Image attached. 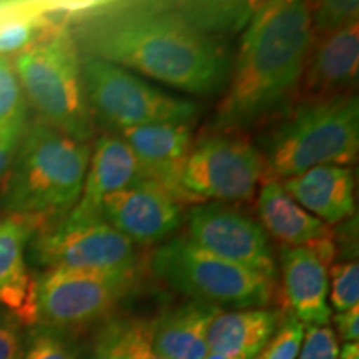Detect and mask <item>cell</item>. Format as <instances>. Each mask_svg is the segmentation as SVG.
I'll use <instances>...</instances> for the list:
<instances>
[{"label":"cell","instance_id":"1","mask_svg":"<svg viewBox=\"0 0 359 359\" xmlns=\"http://www.w3.org/2000/svg\"><path fill=\"white\" fill-rule=\"evenodd\" d=\"M79 50L170 87L212 95L226 87V39L201 32L178 2H97L69 13Z\"/></svg>","mask_w":359,"mask_h":359},{"label":"cell","instance_id":"2","mask_svg":"<svg viewBox=\"0 0 359 359\" xmlns=\"http://www.w3.org/2000/svg\"><path fill=\"white\" fill-rule=\"evenodd\" d=\"M313 45L309 4H257L241 34L215 130L243 133L268 123L293 103Z\"/></svg>","mask_w":359,"mask_h":359},{"label":"cell","instance_id":"3","mask_svg":"<svg viewBox=\"0 0 359 359\" xmlns=\"http://www.w3.org/2000/svg\"><path fill=\"white\" fill-rule=\"evenodd\" d=\"M90 151V143L74 140L40 118L29 122L6 175L0 208L7 217H64L82 195Z\"/></svg>","mask_w":359,"mask_h":359},{"label":"cell","instance_id":"4","mask_svg":"<svg viewBox=\"0 0 359 359\" xmlns=\"http://www.w3.org/2000/svg\"><path fill=\"white\" fill-rule=\"evenodd\" d=\"M268 123L257 145L264 161V182H283L320 165L356 163V95L293 103Z\"/></svg>","mask_w":359,"mask_h":359},{"label":"cell","instance_id":"5","mask_svg":"<svg viewBox=\"0 0 359 359\" xmlns=\"http://www.w3.org/2000/svg\"><path fill=\"white\" fill-rule=\"evenodd\" d=\"M12 62L37 118L77 142L92 140L95 116L85 92L82 55L69 17Z\"/></svg>","mask_w":359,"mask_h":359},{"label":"cell","instance_id":"6","mask_svg":"<svg viewBox=\"0 0 359 359\" xmlns=\"http://www.w3.org/2000/svg\"><path fill=\"white\" fill-rule=\"evenodd\" d=\"M150 268L177 293L219 309L266 308L275 298L276 281L219 258L187 236L158 246L151 253Z\"/></svg>","mask_w":359,"mask_h":359},{"label":"cell","instance_id":"7","mask_svg":"<svg viewBox=\"0 0 359 359\" xmlns=\"http://www.w3.org/2000/svg\"><path fill=\"white\" fill-rule=\"evenodd\" d=\"M32 262L45 269L60 268L102 275H138V245L102 218L67 213L40 224L27 250Z\"/></svg>","mask_w":359,"mask_h":359},{"label":"cell","instance_id":"8","mask_svg":"<svg viewBox=\"0 0 359 359\" xmlns=\"http://www.w3.org/2000/svg\"><path fill=\"white\" fill-rule=\"evenodd\" d=\"M82 74L93 116L116 133L154 123H191L198 115L195 102L167 93L100 58L82 55Z\"/></svg>","mask_w":359,"mask_h":359},{"label":"cell","instance_id":"9","mask_svg":"<svg viewBox=\"0 0 359 359\" xmlns=\"http://www.w3.org/2000/svg\"><path fill=\"white\" fill-rule=\"evenodd\" d=\"M264 161L257 143L243 133L215 132L193 143L178 178L183 203H228L257 196Z\"/></svg>","mask_w":359,"mask_h":359},{"label":"cell","instance_id":"10","mask_svg":"<svg viewBox=\"0 0 359 359\" xmlns=\"http://www.w3.org/2000/svg\"><path fill=\"white\" fill-rule=\"evenodd\" d=\"M138 275L52 268L32 280L27 325L65 331L103 323L137 286Z\"/></svg>","mask_w":359,"mask_h":359},{"label":"cell","instance_id":"11","mask_svg":"<svg viewBox=\"0 0 359 359\" xmlns=\"http://www.w3.org/2000/svg\"><path fill=\"white\" fill-rule=\"evenodd\" d=\"M187 238L219 258L276 281L269 236L257 219L217 201L196 203L187 215Z\"/></svg>","mask_w":359,"mask_h":359},{"label":"cell","instance_id":"12","mask_svg":"<svg viewBox=\"0 0 359 359\" xmlns=\"http://www.w3.org/2000/svg\"><path fill=\"white\" fill-rule=\"evenodd\" d=\"M182 201L160 183L145 180L107 196L100 218L135 245L165 240L182 223Z\"/></svg>","mask_w":359,"mask_h":359},{"label":"cell","instance_id":"13","mask_svg":"<svg viewBox=\"0 0 359 359\" xmlns=\"http://www.w3.org/2000/svg\"><path fill=\"white\" fill-rule=\"evenodd\" d=\"M358 69L359 22L334 34L313 39L293 103L354 95Z\"/></svg>","mask_w":359,"mask_h":359},{"label":"cell","instance_id":"14","mask_svg":"<svg viewBox=\"0 0 359 359\" xmlns=\"http://www.w3.org/2000/svg\"><path fill=\"white\" fill-rule=\"evenodd\" d=\"M281 290L288 313L304 326H330V271L311 246H281Z\"/></svg>","mask_w":359,"mask_h":359},{"label":"cell","instance_id":"15","mask_svg":"<svg viewBox=\"0 0 359 359\" xmlns=\"http://www.w3.org/2000/svg\"><path fill=\"white\" fill-rule=\"evenodd\" d=\"M145 180L142 165L123 138L116 133H103L93 143L82 195L69 213L80 218H100L107 196Z\"/></svg>","mask_w":359,"mask_h":359},{"label":"cell","instance_id":"16","mask_svg":"<svg viewBox=\"0 0 359 359\" xmlns=\"http://www.w3.org/2000/svg\"><path fill=\"white\" fill-rule=\"evenodd\" d=\"M116 135L123 138L137 156L147 178L160 183L183 203L178 178L193 147L191 123L143 125Z\"/></svg>","mask_w":359,"mask_h":359},{"label":"cell","instance_id":"17","mask_svg":"<svg viewBox=\"0 0 359 359\" xmlns=\"http://www.w3.org/2000/svg\"><path fill=\"white\" fill-rule=\"evenodd\" d=\"M302 208L327 226L354 215V175L351 167L320 165L281 182Z\"/></svg>","mask_w":359,"mask_h":359},{"label":"cell","instance_id":"18","mask_svg":"<svg viewBox=\"0 0 359 359\" xmlns=\"http://www.w3.org/2000/svg\"><path fill=\"white\" fill-rule=\"evenodd\" d=\"M222 309L200 302H187L161 311L148 321L150 341L165 359H205L208 327Z\"/></svg>","mask_w":359,"mask_h":359},{"label":"cell","instance_id":"19","mask_svg":"<svg viewBox=\"0 0 359 359\" xmlns=\"http://www.w3.org/2000/svg\"><path fill=\"white\" fill-rule=\"evenodd\" d=\"M42 219L6 217L0 219V304L22 323L29 320L32 278L27 268V250Z\"/></svg>","mask_w":359,"mask_h":359},{"label":"cell","instance_id":"20","mask_svg":"<svg viewBox=\"0 0 359 359\" xmlns=\"http://www.w3.org/2000/svg\"><path fill=\"white\" fill-rule=\"evenodd\" d=\"M283 314L275 308L219 311L208 327L210 353L230 359H257L276 333Z\"/></svg>","mask_w":359,"mask_h":359},{"label":"cell","instance_id":"21","mask_svg":"<svg viewBox=\"0 0 359 359\" xmlns=\"http://www.w3.org/2000/svg\"><path fill=\"white\" fill-rule=\"evenodd\" d=\"M257 213L264 233L281 246H313L333 236L331 226L302 208L275 180L259 187Z\"/></svg>","mask_w":359,"mask_h":359},{"label":"cell","instance_id":"22","mask_svg":"<svg viewBox=\"0 0 359 359\" xmlns=\"http://www.w3.org/2000/svg\"><path fill=\"white\" fill-rule=\"evenodd\" d=\"M70 8L2 4L0 6V57L19 53L69 17Z\"/></svg>","mask_w":359,"mask_h":359},{"label":"cell","instance_id":"23","mask_svg":"<svg viewBox=\"0 0 359 359\" xmlns=\"http://www.w3.org/2000/svg\"><path fill=\"white\" fill-rule=\"evenodd\" d=\"M29 123V102L11 57H0V135L22 137Z\"/></svg>","mask_w":359,"mask_h":359},{"label":"cell","instance_id":"24","mask_svg":"<svg viewBox=\"0 0 359 359\" xmlns=\"http://www.w3.org/2000/svg\"><path fill=\"white\" fill-rule=\"evenodd\" d=\"M109 326L125 359H165L156 353L148 334V321L135 318H110Z\"/></svg>","mask_w":359,"mask_h":359},{"label":"cell","instance_id":"25","mask_svg":"<svg viewBox=\"0 0 359 359\" xmlns=\"http://www.w3.org/2000/svg\"><path fill=\"white\" fill-rule=\"evenodd\" d=\"M358 0H325L309 6L313 39L325 37L358 22Z\"/></svg>","mask_w":359,"mask_h":359},{"label":"cell","instance_id":"26","mask_svg":"<svg viewBox=\"0 0 359 359\" xmlns=\"http://www.w3.org/2000/svg\"><path fill=\"white\" fill-rule=\"evenodd\" d=\"M330 302L336 313L359 306V263L356 258L334 264L330 273ZM330 306V308H331Z\"/></svg>","mask_w":359,"mask_h":359},{"label":"cell","instance_id":"27","mask_svg":"<svg viewBox=\"0 0 359 359\" xmlns=\"http://www.w3.org/2000/svg\"><path fill=\"white\" fill-rule=\"evenodd\" d=\"M22 359H77V353L62 331L37 325L25 341Z\"/></svg>","mask_w":359,"mask_h":359},{"label":"cell","instance_id":"28","mask_svg":"<svg viewBox=\"0 0 359 359\" xmlns=\"http://www.w3.org/2000/svg\"><path fill=\"white\" fill-rule=\"evenodd\" d=\"M304 338V325L293 314L285 313L276 333L268 341L257 359H296Z\"/></svg>","mask_w":359,"mask_h":359},{"label":"cell","instance_id":"29","mask_svg":"<svg viewBox=\"0 0 359 359\" xmlns=\"http://www.w3.org/2000/svg\"><path fill=\"white\" fill-rule=\"evenodd\" d=\"M339 349L331 326H304V338L296 359H338Z\"/></svg>","mask_w":359,"mask_h":359},{"label":"cell","instance_id":"30","mask_svg":"<svg viewBox=\"0 0 359 359\" xmlns=\"http://www.w3.org/2000/svg\"><path fill=\"white\" fill-rule=\"evenodd\" d=\"M24 348L22 320L11 309L0 304V359H22Z\"/></svg>","mask_w":359,"mask_h":359},{"label":"cell","instance_id":"31","mask_svg":"<svg viewBox=\"0 0 359 359\" xmlns=\"http://www.w3.org/2000/svg\"><path fill=\"white\" fill-rule=\"evenodd\" d=\"M109 320L102 323L97 333L90 339L87 348L77 354V359H125L116 348L114 336H111Z\"/></svg>","mask_w":359,"mask_h":359},{"label":"cell","instance_id":"32","mask_svg":"<svg viewBox=\"0 0 359 359\" xmlns=\"http://www.w3.org/2000/svg\"><path fill=\"white\" fill-rule=\"evenodd\" d=\"M333 321V331L338 341L341 339L344 344L358 343L359 339V306H354L348 311L336 313L331 316Z\"/></svg>","mask_w":359,"mask_h":359},{"label":"cell","instance_id":"33","mask_svg":"<svg viewBox=\"0 0 359 359\" xmlns=\"http://www.w3.org/2000/svg\"><path fill=\"white\" fill-rule=\"evenodd\" d=\"M20 138L22 137H17V135H0V178L7 175L11 168Z\"/></svg>","mask_w":359,"mask_h":359},{"label":"cell","instance_id":"34","mask_svg":"<svg viewBox=\"0 0 359 359\" xmlns=\"http://www.w3.org/2000/svg\"><path fill=\"white\" fill-rule=\"evenodd\" d=\"M338 359H359V344L358 343L344 344V346L339 349Z\"/></svg>","mask_w":359,"mask_h":359},{"label":"cell","instance_id":"35","mask_svg":"<svg viewBox=\"0 0 359 359\" xmlns=\"http://www.w3.org/2000/svg\"><path fill=\"white\" fill-rule=\"evenodd\" d=\"M205 359H230V358L222 356V354H217V353H208V356H206Z\"/></svg>","mask_w":359,"mask_h":359}]
</instances>
